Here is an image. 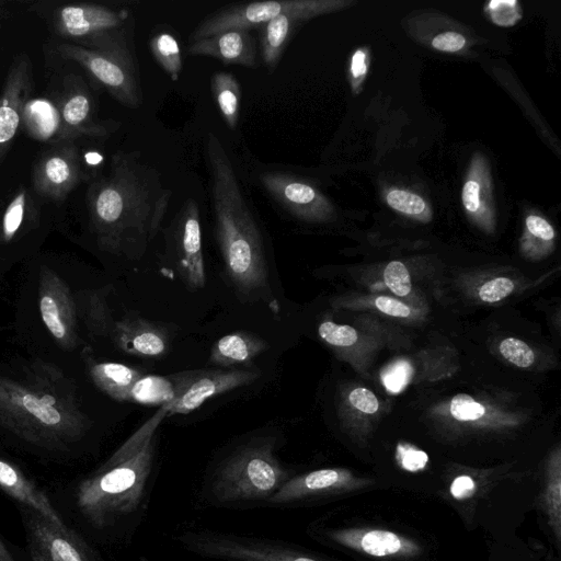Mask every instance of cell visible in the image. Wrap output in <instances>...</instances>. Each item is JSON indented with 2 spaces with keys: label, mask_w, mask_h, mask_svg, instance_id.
Wrapping results in <instances>:
<instances>
[{
  "label": "cell",
  "mask_w": 561,
  "mask_h": 561,
  "mask_svg": "<svg viewBox=\"0 0 561 561\" xmlns=\"http://www.w3.org/2000/svg\"><path fill=\"white\" fill-rule=\"evenodd\" d=\"M206 153L210 170L216 240L226 274L243 297L263 300L278 313L256 219L243 194L232 163L217 136L209 133Z\"/></svg>",
  "instance_id": "6da1fadb"
},
{
  "label": "cell",
  "mask_w": 561,
  "mask_h": 561,
  "mask_svg": "<svg viewBox=\"0 0 561 561\" xmlns=\"http://www.w3.org/2000/svg\"><path fill=\"white\" fill-rule=\"evenodd\" d=\"M31 381L0 377V423L21 438L54 447L78 439L88 420L70 390H61V375L35 365Z\"/></svg>",
  "instance_id": "7a4b0ae2"
},
{
  "label": "cell",
  "mask_w": 561,
  "mask_h": 561,
  "mask_svg": "<svg viewBox=\"0 0 561 561\" xmlns=\"http://www.w3.org/2000/svg\"><path fill=\"white\" fill-rule=\"evenodd\" d=\"M168 416L165 407L146 420L77 490V506L96 528L135 512L152 469L157 433Z\"/></svg>",
  "instance_id": "3957f363"
},
{
  "label": "cell",
  "mask_w": 561,
  "mask_h": 561,
  "mask_svg": "<svg viewBox=\"0 0 561 561\" xmlns=\"http://www.w3.org/2000/svg\"><path fill=\"white\" fill-rule=\"evenodd\" d=\"M118 175L99 193L96 215L113 231H128L131 240L146 245L156 237L172 193L162 186L153 169L136 158L122 165Z\"/></svg>",
  "instance_id": "277c9868"
},
{
  "label": "cell",
  "mask_w": 561,
  "mask_h": 561,
  "mask_svg": "<svg viewBox=\"0 0 561 561\" xmlns=\"http://www.w3.org/2000/svg\"><path fill=\"white\" fill-rule=\"evenodd\" d=\"M275 445L273 438H260L229 454L213 473L210 500L224 505L267 501L290 478Z\"/></svg>",
  "instance_id": "5b68a950"
},
{
  "label": "cell",
  "mask_w": 561,
  "mask_h": 561,
  "mask_svg": "<svg viewBox=\"0 0 561 561\" xmlns=\"http://www.w3.org/2000/svg\"><path fill=\"white\" fill-rule=\"evenodd\" d=\"M180 540L192 552L227 561H327L289 546L228 534L187 533Z\"/></svg>",
  "instance_id": "8992f818"
},
{
  "label": "cell",
  "mask_w": 561,
  "mask_h": 561,
  "mask_svg": "<svg viewBox=\"0 0 561 561\" xmlns=\"http://www.w3.org/2000/svg\"><path fill=\"white\" fill-rule=\"evenodd\" d=\"M170 377L174 383L175 398L163 405L168 410V416L188 414L213 397L254 382L260 373L240 369H197L174 373Z\"/></svg>",
  "instance_id": "52a82bcc"
},
{
  "label": "cell",
  "mask_w": 561,
  "mask_h": 561,
  "mask_svg": "<svg viewBox=\"0 0 561 561\" xmlns=\"http://www.w3.org/2000/svg\"><path fill=\"white\" fill-rule=\"evenodd\" d=\"M21 515L32 561H94L85 542L66 525L23 505Z\"/></svg>",
  "instance_id": "ba28073f"
},
{
  "label": "cell",
  "mask_w": 561,
  "mask_h": 561,
  "mask_svg": "<svg viewBox=\"0 0 561 561\" xmlns=\"http://www.w3.org/2000/svg\"><path fill=\"white\" fill-rule=\"evenodd\" d=\"M178 268L191 289H201L206 283L202 249L199 209L196 202L187 199L176 217L174 229Z\"/></svg>",
  "instance_id": "9c48e42d"
},
{
  "label": "cell",
  "mask_w": 561,
  "mask_h": 561,
  "mask_svg": "<svg viewBox=\"0 0 561 561\" xmlns=\"http://www.w3.org/2000/svg\"><path fill=\"white\" fill-rule=\"evenodd\" d=\"M365 481L339 468L319 469L290 477L266 502L289 504L312 497L350 492L364 488Z\"/></svg>",
  "instance_id": "30bf717a"
},
{
  "label": "cell",
  "mask_w": 561,
  "mask_h": 561,
  "mask_svg": "<svg viewBox=\"0 0 561 561\" xmlns=\"http://www.w3.org/2000/svg\"><path fill=\"white\" fill-rule=\"evenodd\" d=\"M260 182L288 213L302 220H317L328 214L329 204L309 183L286 172H265Z\"/></svg>",
  "instance_id": "8fae6325"
},
{
  "label": "cell",
  "mask_w": 561,
  "mask_h": 561,
  "mask_svg": "<svg viewBox=\"0 0 561 561\" xmlns=\"http://www.w3.org/2000/svg\"><path fill=\"white\" fill-rule=\"evenodd\" d=\"M340 546L374 558L405 559L419 556L421 546L399 533L380 528H341L328 533Z\"/></svg>",
  "instance_id": "7c38bea8"
},
{
  "label": "cell",
  "mask_w": 561,
  "mask_h": 561,
  "mask_svg": "<svg viewBox=\"0 0 561 561\" xmlns=\"http://www.w3.org/2000/svg\"><path fill=\"white\" fill-rule=\"evenodd\" d=\"M336 2L306 0L293 11L280 14L261 26V56L270 69H274L297 27L318 14L335 9Z\"/></svg>",
  "instance_id": "4fadbf2b"
},
{
  "label": "cell",
  "mask_w": 561,
  "mask_h": 561,
  "mask_svg": "<svg viewBox=\"0 0 561 561\" xmlns=\"http://www.w3.org/2000/svg\"><path fill=\"white\" fill-rule=\"evenodd\" d=\"M114 341L119 350L138 357H161L170 347L167 329L138 316H129L115 323Z\"/></svg>",
  "instance_id": "5bb4252c"
},
{
  "label": "cell",
  "mask_w": 561,
  "mask_h": 561,
  "mask_svg": "<svg viewBox=\"0 0 561 561\" xmlns=\"http://www.w3.org/2000/svg\"><path fill=\"white\" fill-rule=\"evenodd\" d=\"M39 310L50 334L64 345H71L75 339L72 305L66 287L54 275L42 277Z\"/></svg>",
  "instance_id": "9a60e30c"
},
{
  "label": "cell",
  "mask_w": 561,
  "mask_h": 561,
  "mask_svg": "<svg viewBox=\"0 0 561 561\" xmlns=\"http://www.w3.org/2000/svg\"><path fill=\"white\" fill-rule=\"evenodd\" d=\"M191 55L209 56L224 64L255 67L256 47L247 30H231L194 41L187 48Z\"/></svg>",
  "instance_id": "2e32d148"
},
{
  "label": "cell",
  "mask_w": 561,
  "mask_h": 561,
  "mask_svg": "<svg viewBox=\"0 0 561 561\" xmlns=\"http://www.w3.org/2000/svg\"><path fill=\"white\" fill-rule=\"evenodd\" d=\"M0 489L23 506L34 510L48 520L57 525H65L46 493L31 481L15 465L1 457Z\"/></svg>",
  "instance_id": "e0dca14e"
},
{
  "label": "cell",
  "mask_w": 561,
  "mask_h": 561,
  "mask_svg": "<svg viewBox=\"0 0 561 561\" xmlns=\"http://www.w3.org/2000/svg\"><path fill=\"white\" fill-rule=\"evenodd\" d=\"M267 348L268 344L262 337L247 331H234L214 343L208 360L221 367L245 365Z\"/></svg>",
  "instance_id": "ac0fdd59"
},
{
  "label": "cell",
  "mask_w": 561,
  "mask_h": 561,
  "mask_svg": "<svg viewBox=\"0 0 561 561\" xmlns=\"http://www.w3.org/2000/svg\"><path fill=\"white\" fill-rule=\"evenodd\" d=\"M90 375L103 392L117 401H128L133 385L142 374L121 363H95L90 368Z\"/></svg>",
  "instance_id": "d6986e66"
},
{
  "label": "cell",
  "mask_w": 561,
  "mask_h": 561,
  "mask_svg": "<svg viewBox=\"0 0 561 561\" xmlns=\"http://www.w3.org/2000/svg\"><path fill=\"white\" fill-rule=\"evenodd\" d=\"M61 19L70 35L82 36L91 31L116 26L121 16L106 9H83L67 7L61 11Z\"/></svg>",
  "instance_id": "ffe728a7"
},
{
  "label": "cell",
  "mask_w": 561,
  "mask_h": 561,
  "mask_svg": "<svg viewBox=\"0 0 561 561\" xmlns=\"http://www.w3.org/2000/svg\"><path fill=\"white\" fill-rule=\"evenodd\" d=\"M210 87L222 118L234 129L241 103V89L237 78L230 72L219 71L213 75Z\"/></svg>",
  "instance_id": "44dd1931"
},
{
  "label": "cell",
  "mask_w": 561,
  "mask_h": 561,
  "mask_svg": "<svg viewBox=\"0 0 561 561\" xmlns=\"http://www.w3.org/2000/svg\"><path fill=\"white\" fill-rule=\"evenodd\" d=\"M175 398L174 383L168 376H141L131 387L128 401L146 405H167Z\"/></svg>",
  "instance_id": "7402d4cb"
},
{
  "label": "cell",
  "mask_w": 561,
  "mask_h": 561,
  "mask_svg": "<svg viewBox=\"0 0 561 561\" xmlns=\"http://www.w3.org/2000/svg\"><path fill=\"white\" fill-rule=\"evenodd\" d=\"M541 501L548 524L558 545L561 540V471L560 463L550 466L542 486Z\"/></svg>",
  "instance_id": "603a6c76"
},
{
  "label": "cell",
  "mask_w": 561,
  "mask_h": 561,
  "mask_svg": "<svg viewBox=\"0 0 561 561\" xmlns=\"http://www.w3.org/2000/svg\"><path fill=\"white\" fill-rule=\"evenodd\" d=\"M150 50L159 66L176 80L182 70V57L176 38L167 32L157 34L150 39Z\"/></svg>",
  "instance_id": "cb8c5ba5"
},
{
  "label": "cell",
  "mask_w": 561,
  "mask_h": 561,
  "mask_svg": "<svg viewBox=\"0 0 561 561\" xmlns=\"http://www.w3.org/2000/svg\"><path fill=\"white\" fill-rule=\"evenodd\" d=\"M28 114L34 128L42 137H49L56 129V110L46 101L36 100L28 104Z\"/></svg>",
  "instance_id": "d4e9b609"
},
{
  "label": "cell",
  "mask_w": 561,
  "mask_h": 561,
  "mask_svg": "<svg viewBox=\"0 0 561 561\" xmlns=\"http://www.w3.org/2000/svg\"><path fill=\"white\" fill-rule=\"evenodd\" d=\"M386 202L394 210L410 216H421L427 211L426 203L421 196L403 190H390Z\"/></svg>",
  "instance_id": "484cf974"
},
{
  "label": "cell",
  "mask_w": 561,
  "mask_h": 561,
  "mask_svg": "<svg viewBox=\"0 0 561 561\" xmlns=\"http://www.w3.org/2000/svg\"><path fill=\"white\" fill-rule=\"evenodd\" d=\"M490 19L496 25H515L522 18V9L516 0H492L486 5Z\"/></svg>",
  "instance_id": "4316f807"
},
{
  "label": "cell",
  "mask_w": 561,
  "mask_h": 561,
  "mask_svg": "<svg viewBox=\"0 0 561 561\" xmlns=\"http://www.w3.org/2000/svg\"><path fill=\"white\" fill-rule=\"evenodd\" d=\"M488 187H484L483 182L474 178L470 172V175L462 187V205L465 209L470 214H480L483 211L484 206H488L486 198L489 194Z\"/></svg>",
  "instance_id": "83f0119b"
},
{
  "label": "cell",
  "mask_w": 561,
  "mask_h": 561,
  "mask_svg": "<svg viewBox=\"0 0 561 561\" xmlns=\"http://www.w3.org/2000/svg\"><path fill=\"white\" fill-rule=\"evenodd\" d=\"M319 336L332 346H351L357 341V333L350 325L323 321L318 328Z\"/></svg>",
  "instance_id": "f1b7e54d"
},
{
  "label": "cell",
  "mask_w": 561,
  "mask_h": 561,
  "mask_svg": "<svg viewBox=\"0 0 561 561\" xmlns=\"http://www.w3.org/2000/svg\"><path fill=\"white\" fill-rule=\"evenodd\" d=\"M499 348L508 362L518 367H528L535 360V354L531 348L516 337L504 339Z\"/></svg>",
  "instance_id": "f546056e"
},
{
  "label": "cell",
  "mask_w": 561,
  "mask_h": 561,
  "mask_svg": "<svg viewBox=\"0 0 561 561\" xmlns=\"http://www.w3.org/2000/svg\"><path fill=\"white\" fill-rule=\"evenodd\" d=\"M413 370L411 365L400 359L389 365L381 374V380L388 391L400 392L410 381Z\"/></svg>",
  "instance_id": "4dcf8cb0"
},
{
  "label": "cell",
  "mask_w": 561,
  "mask_h": 561,
  "mask_svg": "<svg viewBox=\"0 0 561 561\" xmlns=\"http://www.w3.org/2000/svg\"><path fill=\"white\" fill-rule=\"evenodd\" d=\"M383 278L389 289L398 296H405L411 291L409 272L399 261H392L386 266Z\"/></svg>",
  "instance_id": "1f68e13d"
},
{
  "label": "cell",
  "mask_w": 561,
  "mask_h": 561,
  "mask_svg": "<svg viewBox=\"0 0 561 561\" xmlns=\"http://www.w3.org/2000/svg\"><path fill=\"white\" fill-rule=\"evenodd\" d=\"M396 458L399 466L408 472L422 471L428 462V456L424 450L405 443L398 444Z\"/></svg>",
  "instance_id": "d6a6232c"
},
{
  "label": "cell",
  "mask_w": 561,
  "mask_h": 561,
  "mask_svg": "<svg viewBox=\"0 0 561 561\" xmlns=\"http://www.w3.org/2000/svg\"><path fill=\"white\" fill-rule=\"evenodd\" d=\"M484 411L482 404L465 393L455 396L450 402V413L459 421L478 420L484 414Z\"/></svg>",
  "instance_id": "836d02e7"
},
{
  "label": "cell",
  "mask_w": 561,
  "mask_h": 561,
  "mask_svg": "<svg viewBox=\"0 0 561 561\" xmlns=\"http://www.w3.org/2000/svg\"><path fill=\"white\" fill-rule=\"evenodd\" d=\"M514 283L507 277H496L484 283L479 289L480 298L485 302H496L508 296Z\"/></svg>",
  "instance_id": "e575fe53"
},
{
  "label": "cell",
  "mask_w": 561,
  "mask_h": 561,
  "mask_svg": "<svg viewBox=\"0 0 561 561\" xmlns=\"http://www.w3.org/2000/svg\"><path fill=\"white\" fill-rule=\"evenodd\" d=\"M90 104L84 95H75L64 108V118L71 125H77L85 119L89 114Z\"/></svg>",
  "instance_id": "d590c367"
},
{
  "label": "cell",
  "mask_w": 561,
  "mask_h": 561,
  "mask_svg": "<svg viewBox=\"0 0 561 561\" xmlns=\"http://www.w3.org/2000/svg\"><path fill=\"white\" fill-rule=\"evenodd\" d=\"M348 400L354 408L364 413L373 414L379 408V402L375 394L365 388L354 389L350 393Z\"/></svg>",
  "instance_id": "8d00e7d4"
},
{
  "label": "cell",
  "mask_w": 561,
  "mask_h": 561,
  "mask_svg": "<svg viewBox=\"0 0 561 561\" xmlns=\"http://www.w3.org/2000/svg\"><path fill=\"white\" fill-rule=\"evenodd\" d=\"M24 195H20L8 208L3 219V230L7 238H10L20 227L23 218Z\"/></svg>",
  "instance_id": "74e56055"
},
{
  "label": "cell",
  "mask_w": 561,
  "mask_h": 561,
  "mask_svg": "<svg viewBox=\"0 0 561 561\" xmlns=\"http://www.w3.org/2000/svg\"><path fill=\"white\" fill-rule=\"evenodd\" d=\"M474 479L468 474L457 476L449 485V494L457 501H463L474 495L477 491Z\"/></svg>",
  "instance_id": "f35d334b"
},
{
  "label": "cell",
  "mask_w": 561,
  "mask_h": 561,
  "mask_svg": "<svg viewBox=\"0 0 561 561\" xmlns=\"http://www.w3.org/2000/svg\"><path fill=\"white\" fill-rule=\"evenodd\" d=\"M368 55L364 49H357L352 58L350 65V73L352 77V87L356 90L360 87L368 70Z\"/></svg>",
  "instance_id": "ab89813d"
},
{
  "label": "cell",
  "mask_w": 561,
  "mask_h": 561,
  "mask_svg": "<svg viewBox=\"0 0 561 561\" xmlns=\"http://www.w3.org/2000/svg\"><path fill=\"white\" fill-rule=\"evenodd\" d=\"M466 42V38L460 33L445 32L433 38L432 46L440 51L455 53L462 49Z\"/></svg>",
  "instance_id": "60d3db41"
},
{
  "label": "cell",
  "mask_w": 561,
  "mask_h": 561,
  "mask_svg": "<svg viewBox=\"0 0 561 561\" xmlns=\"http://www.w3.org/2000/svg\"><path fill=\"white\" fill-rule=\"evenodd\" d=\"M19 116L18 113L9 107H0V142L10 140L18 128Z\"/></svg>",
  "instance_id": "b9f144b4"
},
{
  "label": "cell",
  "mask_w": 561,
  "mask_h": 561,
  "mask_svg": "<svg viewBox=\"0 0 561 561\" xmlns=\"http://www.w3.org/2000/svg\"><path fill=\"white\" fill-rule=\"evenodd\" d=\"M526 227L533 236L542 240L550 241L554 238V230L552 226L539 216H528L526 218Z\"/></svg>",
  "instance_id": "7bdbcfd3"
},
{
  "label": "cell",
  "mask_w": 561,
  "mask_h": 561,
  "mask_svg": "<svg viewBox=\"0 0 561 561\" xmlns=\"http://www.w3.org/2000/svg\"><path fill=\"white\" fill-rule=\"evenodd\" d=\"M375 305L381 312L389 316L407 318L410 314V308L407 305L387 296H379Z\"/></svg>",
  "instance_id": "ee69618b"
},
{
  "label": "cell",
  "mask_w": 561,
  "mask_h": 561,
  "mask_svg": "<svg viewBox=\"0 0 561 561\" xmlns=\"http://www.w3.org/2000/svg\"><path fill=\"white\" fill-rule=\"evenodd\" d=\"M47 178L56 183H64L70 175L69 167L61 158L55 157L47 161L45 165Z\"/></svg>",
  "instance_id": "f6af8a7d"
},
{
  "label": "cell",
  "mask_w": 561,
  "mask_h": 561,
  "mask_svg": "<svg viewBox=\"0 0 561 561\" xmlns=\"http://www.w3.org/2000/svg\"><path fill=\"white\" fill-rule=\"evenodd\" d=\"M0 561H14L10 551L7 549L2 540L0 539Z\"/></svg>",
  "instance_id": "bcb514c9"
},
{
  "label": "cell",
  "mask_w": 561,
  "mask_h": 561,
  "mask_svg": "<svg viewBox=\"0 0 561 561\" xmlns=\"http://www.w3.org/2000/svg\"><path fill=\"white\" fill-rule=\"evenodd\" d=\"M101 160V156H99L98 153H89L87 154V161L91 164H95L98 163L99 161Z\"/></svg>",
  "instance_id": "7dc6e473"
}]
</instances>
